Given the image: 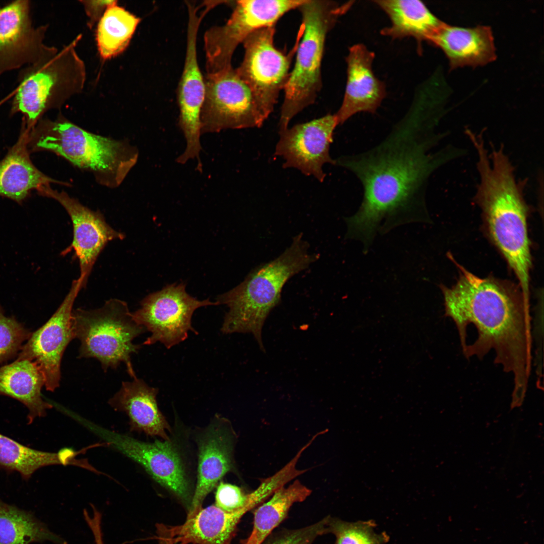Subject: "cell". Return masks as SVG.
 Returning <instances> with one entry per match:
<instances>
[{
  "label": "cell",
  "mask_w": 544,
  "mask_h": 544,
  "mask_svg": "<svg viewBox=\"0 0 544 544\" xmlns=\"http://www.w3.org/2000/svg\"><path fill=\"white\" fill-rule=\"evenodd\" d=\"M234 438L230 424L222 419L214 421L199 437L197 483L188 514L202 507L207 496L234 468Z\"/></svg>",
  "instance_id": "obj_20"
},
{
  "label": "cell",
  "mask_w": 544,
  "mask_h": 544,
  "mask_svg": "<svg viewBox=\"0 0 544 544\" xmlns=\"http://www.w3.org/2000/svg\"><path fill=\"white\" fill-rule=\"evenodd\" d=\"M306 0H240L225 24L208 29L203 36L207 74L232 68V58L237 47L251 33L276 25L288 12Z\"/></svg>",
  "instance_id": "obj_9"
},
{
  "label": "cell",
  "mask_w": 544,
  "mask_h": 544,
  "mask_svg": "<svg viewBox=\"0 0 544 544\" xmlns=\"http://www.w3.org/2000/svg\"><path fill=\"white\" fill-rule=\"evenodd\" d=\"M116 4L115 1L108 7L97 26V46L104 59L116 56L126 49L141 21Z\"/></svg>",
  "instance_id": "obj_30"
},
{
  "label": "cell",
  "mask_w": 544,
  "mask_h": 544,
  "mask_svg": "<svg viewBox=\"0 0 544 544\" xmlns=\"http://www.w3.org/2000/svg\"><path fill=\"white\" fill-rule=\"evenodd\" d=\"M205 95L200 113L201 133L261 126L266 119L248 86L236 70L204 77Z\"/></svg>",
  "instance_id": "obj_11"
},
{
  "label": "cell",
  "mask_w": 544,
  "mask_h": 544,
  "mask_svg": "<svg viewBox=\"0 0 544 544\" xmlns=\"http://www.w3.org/2000/svg\"><path fill=\"white\" fill-rule=\"evenodd\" d=\"M328 518V516L325 517L299 529L280 531L264 540V544H312L318 536L327 533Z\"/></svg>",
  "instance_id": "obj_34"
},
{
  "label": "cell",
  "mask_w": 544,
  "mask_h": 544,
  "mask_svg": "<svg viewBox=\"0 0 544 544\" xmlns=\"http://www.w3.org/2000/svg\"><path fill=\"white\" fill-rule=\"evenodd\" d=\"M209 305L219 304L191 296L184 283L173 284L147 296L132 314L136 322L151 333L144 345L160 342L169 349L185 341L190 331L197 333L191 325L192 315L197 308Z\"/></svg>",
  "instance_id": "obj_12"
},
{
  "label": "cell",
  "mask_w": 544,
  "mask_h": 544,
  "mask_svg": "<svg viewBox=\"0 0 544 544\" xmlns=\"http://www.w3.org/2000/svg\"><path fill=\"white\" fill-rule=\"evenodd\" d=\"M82 288L80 278L72 282L57 309L45 323L31 333L17 355V360H28L38 365L45 378L44 387L50 391L59 386L62 357L69 344L75 338L73 306Z\"/></svg>",
  "instance_id": "obj_15"
},
{
  "label": "cell",
  "mask_w": 544,
  "mask_h": 544,
  "mask_svg": "<svg viewBox=\"0 0 544 544\" xmlns=\"http://www.w3.org/2000/svg\"><path fill=\"white\" fill-rule=\"evenodd\" d=\"M73 44L19 71L11 114H22L28 128L31 129L47 111L59 108L82 89L84 65Z\"/></svg>",
  "instance_id": "obj_7"
},
{
  "label": "cell",
  "mask_w": 544,
  "mask_h": 544,
  "mask_svg": "<svg viewBox=\"0 0 544 544\" xmlns=\"http://www.w3.org/2000/svg\"><path fill=\"white\" fill-rule=\"evenodd\" d=\"M27 145L30 153L48 151L63 158L109 188L121 184L139 157L128 142L90 132L61 116L41 118L29 130Z\"/></svg>",
  "instance_id": "obj_4"
},
{
  "label": "cell",
  "mask_w": 544,
  "mask_h": 544,
  "mask_svg": "<svg viewBox=\"0 0 544 544\" xmlns=\"http://www.w3.org/2000/svg\"><path fill=\"white\" fill-rule=\"evenodd\" d=\"M371 521L348 522L328 516L327 533L335 536L334 544H383L387 535L377 534L373 530Z\"/></svg>",
  "instance_id": "obj_31"
},
{
  "label": "cell",
  "mask_w": 544,
  "mask_h": 544,
  "mask_svg": "<svg viewBox=\"0 0 544 544\" xmlns=\"http://www.w3.org/2000/svg\"><path fill=\"white\" fill-rule=\"evenodd\" d=\"M45 541L67 544L32 512L0 499V544H31Z\"/></svg>",
  "instance_id": "obj_29"
},
{
  "label": "cell",
  "mask_w": 544,
  "mask_h": 544,
  "mask_svg": "<svg viewBox=\"0 0 544 544\" xmlns=\"http://www.w3.org/2000/svg\"><path fill=\"white\" fill-rule=\"evenodd\" d=\"M44 375L34 361L16 359L0 366V395L14 398L27 408L28 424L45 416L47 410L52 407L42 397Z\"/></svg>",
  "instance_id": "obj_26"
},
{
  "label": "cell",
  "mask_w": 544,
  "mask_h": 544,
  "mask_svg": "<svg viewBox=\"0 0 544 544\" xmlns=\"http://www.w3.org/2000/svg\"><path fill=\"white\" fill-rule=\"evenodd\" d=\"M429 42L444 52L451 69L484 65L496 57L492 32L486 26L464 28L444 22Z\"/></svg>",
  "instance_id": "obj_22"
},
{
  "label": "cell",
  "mask_w": 544,
  "mask_h": 544,
  "mask_svg": "<svg viewBox=\"0 0 544 544\" xmlns=\"http://www.w3.org/2000/svg\"><path fill=\"white\" fill-rule=\"evenodd\" d=\"M29 129L23 123L17 141L0 161V196L19 204L42 186L51 183L69 185L47 176L33 164L27 145Z\"/></svg>",
  "instance_id": "obj_24"
},
{
  "label": "cell",
  "mask_w": 544,
  "mask_h": 544,
  "mask_svg": "<svg viewBox=\"0 0 544 544\" xmlns=\"http://www.w3.org/2000/svg\"><path fill=\"white\" fill-rule=\"evenodd\" d=\"M354 2L306 0L298 8L302 23L295 63L284 90L279 132L287 129L295 116L315 102L322 87L321 64L327 36Z\"/></svg>",
  "instance_id": "obj_6"
},
{
  "label": "cell",
  "mask_w": 544,
  "mask_h": 544,
  "mask_svg": "<svg viewBox=\"0 0 544 544\" xmlns=\"http://www.w3.org/2000/svg\"><path fill=\"white\" fill-rule=\"evenodd\" d=\"M270 495L269 489L261 483L254 491L247 494L236 485L221 482L217 486L215 505L228 512L245 507L251 509Z\"/></svg>",
  "instance_id": "obj_32"
},
{
  "label": "cell",
  "mask_w": 544,
  "mask_h": 544,
  "mask_svg": "<svg viewBox=\"0 0 544 544\" xmlns=\"http://www.w3.org/2000/svg\"><path fill=\"white\" fill-rule=\"evenodd\" d=\"M247 507L226 511L215 505L202 507L187 515L185 522L176 526L158 524L159 529L174 544H230Z\"/></svg>",
  "instance_id": "obj_21"
},
{
  "label": "cell",
  "mask_w": 544,
  "mask_h": 544,
  "mask_svg": "<svg viewBox=\"0 0 544 544\" xmlns=\"http://www.w3.org/2000/svg\"><path fill=\"white\" fill-rule=\"evenodd\" d=\"M389 17L391 24L380 33L392 39L413 37L417 41L418 52H422L423 42L430 38L443 24L425 4L419 0L374 1Z\"/></svg>",
  "instance_id": "obj_25"
},
{
  "label": "cell",
  "mask_w": 544,
  "mask_h": 544,
  "mask_svg": "<svg viewBox=\"0 0 544 544\" xmlns=\"http://www.w3.org/2000/svg\"><path fill=\"white\" fill-rule=\"evenodd\" d=\"M72 320L75 338L81 343L79 358L96 359L104 371L124 363L129 375L136 377L130 357L140 346L133 340L146 329L134 320L125 302L113 298L98 309L73 310Z\"/></svg>",
  "instance_id": "obj_8"
},
{
  "label": "cell",
  "mask_w": 544,
  "mask_h": 544,
  "mask_svg": "<svg viewBox=\"0 0 544 544\" xmlns=\"http://www.w3.org/2000/svg\"><path fill=\"white\" fill-rule=\"evenodd\" d=\"M311 492L298 480L286 488L277 489L269 500L255 510L252 530L244 544H262L286 517L292 506L304 501Z\"/></svg>",
  "instance_id": "obj_28"
},
{
  "label": "cell",
  "mask_w": 544,
  "mask_h": 544,
  "mask_svg": "<svg viewBox=\"0 0 544 544\" xmlns=\"http://www.w3.org/2000/svg\"><path fill=\"white\" fill-rule=\"evenodd\" d=\"M186 6L188 18L186 48L177 92L178 125L186 143L184 151L176 159L180 164L190 159H199L201 150L200 113L205 95V79L198 63L196 42L199 26L207 13L194 4L188 3Z\"/></svg>",
  "instance_id": "obj_14"
},
{
  "label": "cell",
  "mask_w": 544,
  "mask_h": 544,
  "mask_svg": "<svg viewBox=\"0 0 544 544\" xmlns=\"http://www.w3.org/2000/svg\"><path fill=\"white\" fill-rule=\"evenodd\" d=\"M338 125L335 114H327L288 128L279 132L275 155L284 160V168H296L323 182L326 176L323 166L326 163L336 165L329 148Z\"/></svg>",
  "instance_id": "obj_16"
},
{
  "label": "cell",
  "mask_w": 544,
  "mask_h": 544,
  "mask_svg": "<svg viewBox=\"0 0 544 544\" xmlns=\"http://www.w3.org/2000/svg\"><path fill=\"white\" fill-rule=\"evenodd\" d=\"M477 157L480 182L475 200L491 238L516 276L523 297L529 301L531 256L524 185L517 180L502 148L493 149L490 157L486 151Z\"/></svg>",
  "instance_id": "obj_3"
},
{
  "label": "cell",
  "mask_w": 544,
  "mask_h": 544,
  "mask_svg": "<svg viewBox=\"0 0 544 544\" xmlns=\"http://www.w3.org/2000/svg\"><path fill=\"white\" fill-rule=\"evenodd\" d=\"M441 110L432 96L417 92L406 113L378 145L336 160V165L355 174L363 189L358 211L345 219L348 239L368 248L377 233L430 222L425 201L427 182L451 157L447 149L433 151L441 138L435 131Z\"/></svg>",
  "instance_id": "obj_1"
},
{
  "label": "cell",
  "mask_w": 544,
  "mask_h": 544,
  "mask_svg": "<svg viewBox=\"0 0 544 544\" xmlns=\"http://www.w3.org/2000/svg\"><path fill=\"white\" fill-rule=\"evenodd\" d=\"M459 268L455 284L441 286L445 315L455 323L467 358L494 351L495 363L512 375V399L522 401L532 368L530 302L520 291Z\"/></svg>",
  "instance_id": "obj_2"
},
{
  "label": "cell",
  "mask_w": 544,
  "mask_h": 544,
  "mask_svg": "<svg viewBox=\"0 0 544 544\" xmlns=\"http://www.w3.org/2000/svg\"><path fill=\"white\" fill-rule=\"evenodd\" d=\"M276 25L250 34L243 42L244 55L235 69L249 88L261 113L266 119L273 111L281 92L290 75V67L298 46V38L291 51L285 54L274 44Z\"/></svg>",
  "instance_id": "obj_10"
},
{
  "label": "cell",
  "mask_w": 544,
  "mask_h": 544,
  "mask_svg": "<svg viewBox=\"0 0 544 544\" xmlns=\"http://www.w3.org/2000/svg\"><path fill=\"white\" fill-rule=\"evenodd\" d=\"M115 2V1H82L92 24L99 20L108 7Z\"/></svg>",
  "instance_id": "obj_35"
},
{
  "label": "cell",
  "mask_w": 544,
  "mask_h": 544,
  "mask_svg": "<svg viewBox=\"0 0 544 544\" xmlns=\"http://www.w3.org/2000/svg\"><path fill=\"white\" fill-rule=\"evenodd\" d=\"M31 333L14 316H6L0 304V365L18 355Z\"/></svg>",
  "instance_id": "obj_33"
},
{
  "label": "cell",
  "mask_w": 544,
  "mask_h": 544,
  "mask_svg": "<svg viewBox=\"0 0 544 544\" xmlns=\"http://www.w3.org/2000/svg\"><path fill=\"white\" fill-rule=\"evenodd\" d=\"M37 191L40 195L59 202L71 219L73 239L69 249L74 250L79 260V278L84 287L94 263L107 243L123 239L124 235L112 228L100 213L91 210L64 191L54 190L49 185Z\"/></svg>",
  "instance_id": "obj_18"
},
{
  "label": "cell",
  "mask_w": 544,
  "mask_h": 544,
  "mask_svg": "<svg viewBox=\"0 0 544 544\" xmlns=\"http://www.w3.org/2000/svg\"><path fill=\"white\" fill-rule=\"evenodd\" d=\"M308 248L302 234L297 235L279 257L257 267L238 286L219 295L216 302L229 308L221 331L226 334L251 333L264 351L262 328L271 310L280 303L284 285L318 258L309 253Z\"/></svg>",
  "instance_id": "obj_5"
},
{
  "label": "cell",
  "mask_w": 544,
  "mask_h": 544,
  "mask_svg": "<svg viewBox=\"0 0 544 544\" xmlns=\"http://www.w3.org/2000/svg\"><path fill=\"white\" fill-rule=\"evenodd\" d=\"M79 423L106 443L140 464L161 486L190 505L192 498L183 462L171 440L147 443L81 418ZM190 507V506H189Z\"/></svg>",
  "instance_id": "obj_13"
},
{
  "label": "cell",
  "mask_w": 544,
  "mask_h": 544,
  "mask_svg": "<svg viewBox=\"0 0 544 544\" xmlns=\"http://www.w3.org/2000/svg\"><path fill=\"white\" fill-rule=\"evenodd\" d=\"M375 53L363 44L351 46L346 57L347 81L342 103L335 113L338 125L358 113H375L386 95L385 85L375 76Z\"/></svg>",
  "instance_id": "obj_19"
},
{
  "label": "cell",
  "mask_w": 544,
  "mask_h": 544,
  "mask_svg": "<svg viewBox=\"0 0 544 544\" xmlns=\"http://www.w3.org/2000/svg\"><path fill=\"white\" fill-rule=\"evenodd\" d=\"M158 392L157 388L135 377L131 381L123 382L108 403L115 410L127 415L131 431L169 440L167 432L170 431V428L159 409Z\"/></svg>",
  "instance_id": "obj_23"
},
{
  "label": "cell",
  "mask_w": 544,
  "mask_h": 544,
  "mask_svg": "<svg viewBox=\"0 0 544 544\" xmlns=\"http://www.w3.org/2000/svg\"><path fill=\"white\" fill-rule=\"evenodd\" d=\"M47 27H34L28 0L0 8V75L35 63L57 49L43 43Z\"/></svg>",
  "instance_id": "obj_17"
},
{
  "label": "cell",
  "mask_w": 544,
  "mask_h": 544,
  "mask_svg": "<svg viewBox=\"0 0 544 544\" xmlns=\"http://www.w3.org/2000/svg\"><path fill=\"white\" fill-rule=\"evenodd\" d=\"M78 453L67 448L58 453L36 450L0 433V469L18 472L25 480L44 466L54 464L80 466L82 460L75 458Z\"/></svg>",
  "instance_id": "obj_27"
},
{
  "label": "cell",
  "mask_w": 544,
  "mask_h": 544,
  "mask_svg": "<svg viewBox=\"0 0 544 544\" xmlns=\"http://www.w3.org/2000/svg\"><path fill=\"white\" fill-rule=\"evenodd\" d=\"M157 533L159 544H174L166 534L161 531L157 530Z\"/></svg>",
  "instance_id": "obj_36"
}]
</instances>
